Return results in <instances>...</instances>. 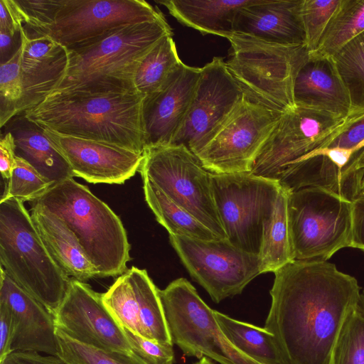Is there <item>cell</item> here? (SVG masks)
<instances>
[{"mask_svg":"<svg viewBox=\"0 0 364 364\" xmlns=\"http://www.w3.org/2000/svg\"><path fill=\"white\" fill-rule=\"evenodd\" d=\"M274 275L264 328L284 364H330L339 333L358 307L356 279L317 260H294Z\"/></svg>","mask_w":364,"mask_h":364,"instance_id":"6da1fadb","label":"cell"},{"mask_svg":"<svg viewBox=\"0 0 364 364\" xmlns=\"http://www.w3.org/2000/svg\"><path fill=\"white\" fill-rule=\"evenodd\" d=\"M144 97L138 92H53L24 114L41 128L60 134L144 153Z\"/></svg>","mask_w":364,"mask_h":364,"instance_id":"7a4b0ae2","label":"cell"},{"mask_svg":"<svg viewBox=\"0 0 364 364\" xmlns=\"http://www.w3.org/2000/svg\"><path fill=\"white\" fill-rule=\"evenodd\" d=\"M168 33L172 31L162 14L154 21L127 24L85 46L68 49L66 74L52 92H137L134 76L141 61Z\"/></svg>","mask_w":364,"mask_h":364,"instance_id":"3957f363","label":"cell"},{"mask_svg":"<svg viewBox=\"0 0 364 364\" xmlns=\"http://www.w3.org/2000/svg\"><path fill=\"white\" fill-rule=\"evenodd\" d=\"M21 31L29 38L46 36L68 50L85 46L123 26L159 18L144 0L16 1Z\"/></svg>","mask_w":364,"mask_h":364,"instance_id":"277c9868","label":"cell"},{"mask_svg":"<svg viewBox=\"0 0 364 364\" xmlns=\"http://www.w3.org/2000/svg\"><path fill=\"white\" fill-rule=\"evenodd\" d=\"M60 220L75 235L98 277L120 276L131 259V245L119 216L73 178L53 184L33 202Z\"/></svg>","mask_w":364,"mask_h":364,"instance_id":"5b68a950","label":"cell"},{"mask_svg":"<svg viewBox=\"0 0 364 364\" xmlns=\"http://www.w3.org/2000/svg\"><path fill=\"white\" fill-rule=\"evenodd\" d=\"M1 267L53 315L62 303L71 278L54 261L23 202L0 201Z\"/></svg>","mask_w":364,"mask_h":364,"instance_id":"8992f818","label":"cell"},{"mask_svg":"<svg viewBox=\"0 0 364 364\" xmlns=\"http://www.w3.org/2000/svg\"><path fill=\"white\" fill-rule=\"evenodd\" d=\"M225 62L230 74L250 101L283 114L296 106L294 87L309 57L305 45H284L235 33Z\"/></svg>","mask_w":364,"mask_h":364,"instance_id":"52a82bcc","label":"cell"},{"mask_svg":"<svg viewBox=\"0 0 364 364\" xmlns=\"http://www.w3.org/2000/svg\"><path fill=\"white\" fill-rule=\"evenodd\" d=\"M294 260L327 261L352 240V201L331 190L306 187L287 203Z\"/></svg>","mask_w":364,"mask_h":364,"instance_id":"ba28073f","label":"cell"},{"mask_svg":"<svg viewBox=\"0 0 364 364\" xmlns=\"http://www.w3.org/2000/svg\"><path fill=\"white\" fill-rule=\"evenodd\" d=\"M172 342L187 356L206 357L220 364H260L225 337L212 309L185 278L159 290Z\"/></svg>","mask_w":364,"mask_h":364,"instance_id":"9c48e42d","label":"cell"},{"mask_svg":"<svg viewBox=\"0 0 364 364\" xmlns=\"http://www.w3.org/2000/svg\"><path fill=\"white\" fill-rule=\"evenodd\" d=\"M139 172L221 240L227 237L212 191L211 173L183 145L144 150Z\"/></svg>","mask_w":364,"mask_h":364,"instance_id":"30bf717a","label":"cell"},{"mask_svg":"<svg viewBox=\"0 0 364 364\" xmlns=\"http://www.w3.org/2000/svg\"><path fill=\"white\" fill-rule=\"evenodd\" d=\"M215 207L227 240L237 248L258 255L263 225L281 188L278 181L251 172L211 173Z\"/></svg>","mask_w":364,"mask_h":364,"instance_id":"8fae6325","label":"cell"},{"mask_svg":"<svg viewBox=\"0 0 364 364\" xmlns=\"http://www.w3.org/2000/svg\"><path fill=\"white\" fill-rule=\"evenodd\" d=\"M281 116L244 97L196 155L211 173L251 172Z\"/></svg>","mask_w":364,"mask_h":364,"instance_id":"7c38bea8","label":"cell"},{"mask_svg":"<svg viewBox=\"0 0 364 364\" xmlns=\"http://www.w3.org/2000/svg\"><path fill=\"white\" fill-rule=\"evenodd\" d=\"M171 245L191 277L219 303L240 294L260 274L258 255L228 240H202L169 235Z\"/></svg>","mask_w":364,"mask_h":364,"instance_id":"4fadbf2b","label":"cell"},{"mask_svg":"<svg viewBox=\"0 0 364 364\" xmlns=\"http://www.w3.org/2000/svg\"><path fill=\"white\" fill-rule=\"evenodd\" d=\"M347 122L333 114L296 105L282 114L251 173L277 181L287 166L325 146Z\"/></svg>","mask_w":364,"mask_h":364,"instance_id":"5bb4252c","label":"cell"},{"mask_svg":"<svg viewBox=\"0 0 364 364\" xmlns=\"http://www.w3.org/2000/svg\"><path fill=\"white\" fill-rule=\"evenodd\" d=\"M244 97L223 58L214 57L201 68L189 108L171 144L183 145L196 154Z\"/></svg>","mask_w":364,"mask_h":364,"instance_id":"9a60e30c","label":"cell"},{"mask_svg":"<svg viewBox=\"0 0 364 364\" xmlns=\"http://www.w3.org/2000/svg\"><path fill=\"white\" fill-rule=\"evenodd\" d=\"M56 328L82 344L106 350L131 353L124 328L102 301V294L71 278L67 293L53 315Z\"/></svg>","mask_w":364,"mask_h":364,"instance_id":"2e32d148","label":"cell"},{"mask_svg":"<svg viewBox=\"0 0 364 364\" xmlns=\"http://www.w3.org/2000/svg\"><path fill=\"white\" fill-rule=\"evenodd\" d=\"M42 129L67 161L74 176L88 183L123 184L139 171L144 159V153Z\"/></svg>","mask_w":364,"mask_h":364,"instance_id":"e0dca14e","label":"cell"},{"mask_svg":"<svg viewBox=\"0 0 364 364\" xmlns=\"http://www.w3.org/2000/svg\"><path fill=\"white\" fill-rule=\"evenodd\" d=\"M200 73L201 68L183 63L159 91L144 97V150L171 144L188 112Z\"/></svg>","mask_w":364,"mask_h":364,"instance_id":"ac0fdd59","label":"cell"},{"mask_svg":"<svg viewBox=\"0 0 364 364\" xmlns=\"http://www.w3.org/2000/svg\"><path fill=\"white\" fill-rule=\"evenodd\" d=\"M0 300L9 306L14 321L11 352L33 351L57 355L53 315L1 267Z\"/></svg>","mask_w":364,"mask_h":364,"instance_id":"d6986e66","label":"cell"},{"mask_svg":"<svg viewBox=\"0 0 364 364\" xmlns=\"http://www.w3.org/2000/svg\"><path fill=\"white\" fill-rule=\"evenodd\" d=\"M21 37L24 90L21 112H24L41 103L63 79L69 51L46 36L29 38L21 30Z\"/></svg>","mask_w":364,"mask_h":364,"instance_id":"ffe728a7","label":"cell"},{"mask_svg":"<svg viewBox=\"0 0 364 364\" xmlns=\"http://www.w3.org/2000/svg\"><path fill=\"white\" fill-rule=\"evenodd\" d=\"M302 3L303 0H254L238 11L235 33L279 44L305 45Z\"/></svg>","mask_w":364,"mask_h":364,"instance_id":"44dd1931","label":"cell"},{"mask_svg":"<svg viewBox=\"0 0 364 364\" xmlns=\"http://www.w3.org/2000/svg\"><path fill=\"white\" fill-rule=\"evenodd\" d=\"M296 105L315 108L348 119L350 101L331 56L309 53L294 82Z\"/></svg>","mask_w":364,"mask_h":364,"instance_id":"7402d4cb","label":"cell"},{"mask_svg":"<svg viewBox=\"0 0 364 364\" xmlns=\"http://www.w3.org/2000/svg\"><path fill=\"white\" fill-rule=\"evenodd\" d=\"M31 216L48 252L68 276L84 282L98 277L75 235L62 220L35 205Z\"/></svg>","mask_w":364,"mask_h":364,"instance_id":"603a6c76","label":"cell"},{"mask_svg":"<svg viewBox=\"0 0 364 364\" xmlns=\"http://www.w3.org/2000/svg\"><path fill=\"white\" fill-rule=\"evenodd\" d=\"M4 127L5 132L14 137L16 156L26 161L53 185L75 177L70 165L52 145L43 129L28 119L24 112L15 116Z\"/></svg>","mask_w":364,"mask_h":364,"instance_id":"cb8c5ba5","label":"cell"},{"mask_svg":"<svg viewBox=\"0 0 364 364\" xmlns=\"http://www.w3.org/2000/svg\"><path fill=\"white\" fill-rule=\"evenodd\" d=\"M352 154L351 151L341 149L316 150L287 166L277 181L290 192L306 187H321L346 198L342 171Z\"/></svg>","mask_w":364,"mask_h":364,"instance_id":"d4e9b609","label":"cell"},{"mask_svg":"<svg viewBox=\"0 0 364 364\" xmlns=\"http://www.w3.org/2000/svg\"><path fill=\"white\" fill-rule=\"evenodd\" d=\"M178 22L203 34L230 38L238 11L254 0H158Z\"/></svg>","mask_w":364,"mask_h":364,"instance_id":"484cf974","label":"cell"},{"mask_svg":"<svg viewBox=\"0 0 364 364\" xmlns=\"http://www.w3.org/2000/svg\"><path fill=\"white\" fill-rule=\"evenodd\" d=\"M289 193L281 186L272 212L264 223L258 254L260 274L274 273L294 261L287 213Z\"/></svg>","mask_w":364,"mask_h":364,"instance_id":"4316f807","label":"cell"},{"mask_svg":"<svg viewBox=\"0 0 364 364\" xmlns=\"http://www.w3.org/2000/svg\"><path fill=\"white\" fill-rule=\"evenodd\" d=\"M146 203L169 235L202 240H221L187 210L176 203L149 179L143 177Z\"/></svg>","mask_w":364,"mask_h":364,"instance_id":"83f0119b","label":"cell"},{"mask_svg":"<svg viewBox=\"0 0 364 364\" xmlns=\"http://www.w3.org/2000/svg\"><path fill=\"white\" fill-rule=\"evenodd\" d=\"M139 307L141 336L162 344L173 346L159 289L146 269H127Z\"/></svg>","mask_w":364,"mask_h":364,"instance_id":"f1b7e54d","label":"cell"},{"mask_svg":"<svg viewBox=\"0 0 364 364\" xmlns=\"http://www.w3.org/2000/svg\"><path fill=\"white\" fill-rule=\"evenodd\" d=\"M213 314L225 337L244 354L260 364H284L274 336L266 328L215 310Z\"/></svg>","mask_w":364,"mask_h":364,"instance_id":"f546056e","label":"cell"},{"mask_svg":"<svg viewBox=\"0 0 364 364\" xmlns=\"http://www.w3.org/2000/svg\"><path fill=\"white\" fill-rule=\"evenodd\" d=\"M173 33L161 38L141 61L134 76L137 92L148 97L159 91L181 68Z\"/></svg>","mask_w":364,"mask_h":364,"instance_id":"4dcf8cb0","label":"cell"},{"mask_svg":"<svg viewBox=\"0 0 364 364\" xmlns=\"http://www.w3.org/2000/svg\"><path fill=\"white\" fill-rule=\"evenodd\" d=\"M331 57L349 95L350 113L348 119H354L364 114V31Z\"/></svg>","mask_w":364,"mask_h":364,"instance_id":"1f68e13d","label":"cell"},{"mask_svg":"<svg viewBox=\"0 0 364 364\" xmlns=\"http://www.w3.org/2000/svg\"><path fill=\"white\" fill-rule=\"evenodd\" d=\"M363 31L364 0H342L321 39L318 49L313 53L332 56Z\"/></svg>","mask_w":364,"mask_h":364,"instance_id":"d6a6232c","label":"cell"},{"mask_svg":"<svg viewBox=\"0 0 364 364\" xmlns=\"http://www.w3.org/2000/svg\"><path fill=\"white\" fill-rule=\"evenodd\" d=\"M57 355L67 364H146L134 353L106 350L79 343L56 328Z\"/></svg>","mask_w":364,"mask_h":364,"instance_id":"836d02e7","label":"cell"},{"mask_svg":"<svg viewBox=\"0 0 364 364\" xmlns=\"http://www.w3.org/2000/svg\"><path fill=\"white\" fill-rule=\"evenodd\" d=\"M102 301L122 328L141 336L138 303L127 271L102 294Z\"/></svg>","mask_w":364,"mask_h":364,"instance_id":"e575fe53","label":"cell"},{"mask_svg":"<svg viewBox=\"0 0 364 364\" xmlns=\"http://www.w3.org/2000/svg\"><path fill=\"white\" fill-rule=\"evenodd\" d=\"M21 47L7 62L0 65V126L4 127L21 113L23 85L21 72Z\"/></svg>","mask_w":364,"mask_h":364,"instance_id":"d590c367","label":"cell"},{"mask_svg":"<svg viewBox=\"0 0 364 364\" xmlns=\"http://www.w3.org/2000/svg\"><path fill=\"white\" fill-rule=\"evenodd\" d=\"M330 364H364V316H349L334 346Z\"/></svg>","mask_w":364,"mask_h":364,"instance_id":"8d00e7d4","label":"cell"},{"mask_svg":"<svg viewBox=\"0 0 364 364\" xmlns=\"http://www.w3.org/2000/svg\"><path fill=\"white\" fill-rule=\"evenodd\" d=\"M52 185L26 161L16 156L11 176L1 198L33 202L44 195Z\"/></svg>","mask_w":364,"mask_h":364,"instance_id":"74e56055","label":"cell"},{"mask_svg":"<svg viewBox=\"0 0 364 364\" xmlns=\"http://www.w3.org/2000/svg\"><path fill=\"white\" fill-rule=\"evenodd\" d=\"M342 0H303L301 16L309 53L318 49L321 39Z\"/></svg>","mask_w":364,"mask_h":364,"instance_id":"f35d334b","label":"cell"},{"mask_svg":"<svg viewBox=\"0 0 364 364\" xmlns=\"http://www.w3.org/2000/svg\"><path fill=\"white\" fill-rule=\"evenodd\" d=\"M123 328L132 352L146 364L173 363V346L160 343Z\"/></svg>","mask_w":364,"mask_h":364,"instance_id":"ab89813d","label":"cell"},{"mask_svg":"<svg viewBox=\"0 0 364 364\" xmlns=\"http://www.w3.org/2000/svg\"><path fill=\"white\" fill-rule=\"evenodd\" d=\"M363 145L364 114L354 119H348L341 132L320 149H342L354 152Z\"/></svg>","mask_w":364,"mask_h":364,"instance_id":"60d3db41","label":"cell"},{"mask_svg":"<svg viewBox=\"0 0 364 364\" xmlns=\"http://www.w3.org/2000/svg\"><path fill=\"white\" fill-rule=\"evenodd\" d=\"M14 321L7 304L0 300V360L11 353Z\"/></svg>","mask_w":364,"mask_h":364,"instance_id":"b9f144b4","label":"cell"},{"mask_svg":"<svg viewBox=\"0 0 364 364\" xmlns=\"http://www.w3.org/2000/svg\"><path fill=\"white\" fill-rule=\"evenodd\" d=\"M350 247L364 252V195L352 201V240Z\"/></svg>","mask_w":364,"mask_h":364,"instance_id":"7bdbcfd3","label":"cell"},{"mask_svg":"<svg viewBox=\"0 0 364 364\" xmlns=\"http://www.w3.org/2000/svg\"><path fill=\"white\" fill-rule=\"evenodd\" d=\"M16 151L14 137L9 132H4L0 139V171L7 182L16 164Z\"/></svg>","mask_w":364,"mask_h":364,"instance_id":"ee69618b","label":"cell"},{"mask_svg":"<svg viewBox=\"0 0 364 364\" xmlns=\"http://www.w3.org/2000/svg\"><path fill=\"white\" fill-rule=\"evenodd\" d=\"M0 364H67L58 355H43L38 352L14 351L7 355Z\"/></svg>","mask_w":364,"mask_h":364,"instance_id":"f6af8a7d","label":"cell"},{"mask_svg":"<svg viewBox=\"0 0 364 364\" xmlns=\"http://www.w3.org/2000/svg\"><path fill=\"white\" fill-rule=\"evenodd\" d=\"M23 19L16 1H0V28L6 29L11 33H21Z\"/></svg>","mask_w":364,"mask_h":364,"instance_id":"bcb514c9","label":"cell"},{"mask_svg":"<svg viewBox=\"0 0 364 364\" xmlns=\"http://www.w3.org/2000/svg\"><path fill=\"white\" fill-rule=\"evenodd\" d=\"M21 33H11L9 31L0 28V63L9 60L21 48Z\"/></svg>","mask_w":364,"mask_h":364,"instance_id":"7dc6e473","label":"cell"},{"mask_svg":"<svg viewBox=\"0 0 364 364\" xmlns=\"http://www.w3.org/2000/svg\"><path fill=\"white\" fill-rule=\"evenodd\" d=\"M358 310L364 316V289L360 291Z\"/></svg>","mask_w":364,"mask_h":364,"instance_id":"c3c4849f","label":"cell"},{"mask_svg":"<svg viewBox=\"0 0 364 364\" xmlns=\"http://www.w3.org/2000/svg\"><path fill=\"white\" fill-rule=\"evenodd\" d=\"M193 364H215L210 359L203 357L201 359H199L198 361L194 363Z\"/></svg>","mask_w":364,"mask_h":364,"instance_id":"681fc988","label":"cell"},{"mask_svg":"<svg viewBox=\"0 0 364 364\" xmlns=\"http://www.w3.org/2000/svg\"><path fill=\"white\" fill-rule=\"evenodd\" d=\"M360 195H364V178H363V182H362V184H361V187H360Z\"/></svg>","mask_w":364,"mask_h":364,"instance_id":"f907efd6","label":"cell"}]
</instances>
